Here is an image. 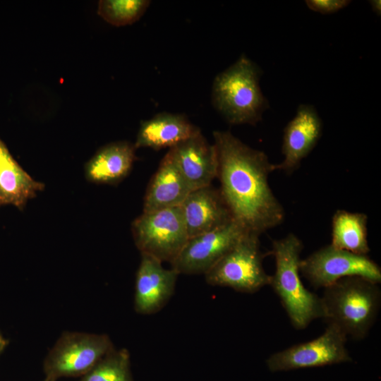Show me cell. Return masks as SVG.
<instances>
[{
    "label": "cell",
    "mask_w": 381,
    "mask_h": 381,
    "mask_svg": "<svg viewBox=\"0 0 381 381\" xmlns=\"http://www.w3.org/2000/svg\"><path fill=\"white\" fill-rule=\"evenodd\" d=\"M179 273L167 269L159 260L141 254L136 272L134 309L141 315L159 312L173 296Z\"/></svg>",
    "instance_id": "11"
},
{
    "label": "cell",
    "mask_w": 381,
    "mask_h": 381,
    "mask_svg": "<svg viewBox=\"0 0 381 381\" xmlns=\"http://www.w3.org/2000/svg\"><path fill=\"white\" fill-rule=\"evenodd\" d=\"M134 144L117 141L101 147L85 166L87 179L94 183L115 184L129 174L135 159Z\"/></svg>",
    "instance_id": "17"
},
{
    "label": "cell",
    "mask_w": 381,
    "mask_h": 381,
    "mask_svg": "<svg viewBox=\"0 0 381 381\" xmlns=\"http://www.w3.org/2000/svg\"><path fill=\"white\" fill-rule=\"evenodd\" d=\"M330 244L354 254L367 255L370 252L368 216L363 212L337 210L332 219Z\"/></svg>",
    "instance_id": "19"
},
{
    "label": "cell",
    "mask_w": 381,
    "mask_h": 381,
    "mask_svg": "<svg viewBox=\"0 0 381 381\" xmlns=\"http://www.w3.org/2000/svg\"><path fill=\"white\" fill-rule=\"evenodd\" d=\"M301 240L294 234L272 241L271 253L275 260V272L270 285L279 298L293 325L303 329L315 319L323 318L321 297L308 291L300 278Z\"/></svg>",
    "instance_id": "3"
},
{
    "label": "cell",
    "mask_w": 381,
    "mask_h": 381,
    "mask_svg": "<svg viewBox=\"0 0 381 381\" xmlns=\"http://www.w3.org/2000/svg\"><path fill=\"white\" fill-rule=\"evenodd\" d=\"M150 4L147 0H101L97 13L112 25L124 26L138 20Z\"/></svg>",
    "instance_id": "21"
},
{
    "label": "cell",
    "mask_w": 381,
    "mask_h": 381,
    "mask_svg": "<svg viewBox=\"0 0 381 381\" xmlns=\"http://www.w3.org/2000/svg\"><path fill=\"white\" fill-rule=\"evenodd\" d=\"M131 230L140 254L170 264L188 239L180 206L143 212L133 222Z\"/></svg>",
    "instance_id": "6"
},
{
    "label": "cell",
    "mask_w": 381,
    "mask_h": 381,
    "mask_svg": "<svg viewBox=\"0 0 381 381\" xmlns=\"http://www.w3.org/2000/svg\"><path fill=\"white\" fill-rule=\"evenodd\" d=\"M372 8L377 14H380V1H371Z\"/></svg>",
    "instance_id": "24"
},
{
    "label": "cell",
    "mask_w": 381,
    "mask_h": 381,
    "mask_svg": "<svg viewBox=\"0 0 381 381\" xmlns=\"http://www.w3.org/2000/svg\"><path fill=\"white\" fill-rule=\"evenodd\" d=\"M43 381H54V380L48 379V378H44Z\"/></svg>",
    "instance_id": "25"
},
{
    "label": "cell",
    "mask_w": 381,
    "mask_h": 381,
    "mask_svg": "<svg viewBox=\"0 0 381 381\" xmlns=\"http://www.w3.org/2000/svg\"><path fill=\"white\" fill-rule=\"evenodd\" d=\"M346 340L347 337L337 327L327 324L320 337L270 355L266 365L274 373L351 362Z\"/></svg>",
    "instance_id": "9"
},
{
    "label": "cell",
    "mask_w": 381,
    "mask_h": 381,
    "mask_svg": "<svg viewBox=\"0 0 381 381\" xmlns=\"http://www.w3.org/2000/svg\"><path fill=\"white\" fill-rule=\"evenodd\" d=\"M260 235L248 232L204 275L212 286L229 287L253 294L270 285L271 275L262 266Z\"/></svg>",
    "instance_id": "5"
},
{
    "label": "cell",
    "mask_w": 381,
    "mask_h": 381,
    "mask_svg": "<svg viewBox=\"0 0 381 381\" xmlns=\"http://www.w3.org/2000/svg\"><path fill=\"white\" fill-rule=\"evenodd\" d=\"M248 232L233 219L214 230L188 238L171 268L179 274H205Z\"/></svg>",
    "instance_id": "10"
},
{
    "label": "cell",
    "mask_w": 381,
    "mask_h": 381,
    "mask_svg": "<svg viewBox=\"0 0 381 381\" xmlns=\"http://www.w3.org/2000/svg\"><path fill=\"white\" fill-rule=\"evenodd\" d=\"M180 207L188 238L214 230L234 219L219 189L212 185L190 191Z\"/></svg>",
    "instance_id": "13"
},
{
    "label": "cell",
    "mask_w": 381,
    "mask_h": 381,
    "mask_svg": "<svg viewBox=\"0 0 381 381\" xmlns=\"http://www.w3.org/2000/svg\"><path fill=\"white\" fill-rule=\"evenodd\" d=\"M322 122L315 107L301 104L296 114L284 129L282 152L284 159L274 169L291 174L317 145L322 135Z\"/></svg>",
    "instance_id": "12"
},
{
    "label": "cell",
    "mask_w": 381,
    "mask_h": 381,
    "mask_svg": "<svg viewBox=\"0 0 381 381\" xmlns=\"http://www.w3.org/2000/svg\"><path fill=\"white\" fill-rule=\"evenodd\" d=\"M321 297L327 324L348 338L364 339L373 326L381 305L378 284L361 277L342 278L324 288Z\"/></svg>",
    "instance_id": "2"
},
{
    "label": "cell",
    "mask_w": 381,
    "mask_h": 381,
    "mask_svg": "<svg viewBox=\"0 0 381 381\" xmlns=\"http://www.w3.org/2000/svg\"><path fill=\"white\" fill-rule=\"evenodd\" d=\"M80 381H133L129 351L126 349H114L83 375Z\"/></svg>",
    "instance_id": "20"
},
{
    "label": "cell",
    "mask_w": 381,
    "mask_h": 381,
    "mask_svg": "<svg viewBox=\"0 0 381 381\" xmlns=\"http://www.w3.org/2000/svg\"><path fill=\"white\" fill-rule=\"evenodd\" d=\"M351 3L348 0H306L309 9L322 14H331L345 8Z\"/></svg>",
    "instance_id": "22"
},
{
    "label": "cell",
    "mask_w": 381,
    "mask_h": 381,
    "mask_svg": "<svg viewBox=\"0 0 381 381\" xmlns=\"http://www.w3.org/2000/svg\"><path fill=\"white\" fill-rule=\"evenodd\" d=\"M190 191L169 150L147 186L143 212L180 206Z\"/></svg>",
    "instance_id": "15"
},
{
    "label": "cell",
    "mask_w": 381,
    "mask_h": 381,
    "mask_svg": "<svg viewBox=\"0 0 381 381\" xmlns=\"http://www.w3.org/2000/svg\"><path fill=\"white\" fill-rule=\"evenodd\" d=\"M200 132L185 115L162 112L140 123L134 146L171 149Z\"/></svg>",
    "instance_id": "16"
},
{
    "label": "cell",
    "mask_w": 381,
    "mask_h": 381,
    "mask_svg": "<svg viewBox=\"0 0 381 381\" xmlns=\"http://www.w3.org/2000/svg\"><path fill=\"white\" fill-rule=\"evenodd\" d=\"M44 186L23 170L0 139V205L11 204L23 209Z\"/></svg>",
    "instance_id": "18"
},
{
    "label": "cell",
    "mask_w": 381,
    "mask_h": 381,
    "mask_svg": "<svg viewBox=\"0 0 381 381\" xmlns=\"http://www.w3.org/2000/svg\"><path fill=\"white\" fill-rule=\"evenodd\" d=\"M300 272L317 289L349 277H361L377 284L381 282L380 267L368 255L354 254L331 244L301 260Z\"/></svg>",
    "instance_id": "8"
},
{
    "label": "cell",
    "mask_w": 381,
    "mask_h": 381,
    "mask_svg": "<svg viewBox=\"0 0 381 381\" xmlns=\"http://www.w3.org/2000/svg\"><path fill=\"white\" fill-rule=\"evenodd\" d=\"M8 344V341L5 339L2 334L0 333V354L3 352L4 349Z\"/></svg>",
    "instance_id": "23"
},
{
    "label": "cell",
    "mask_w": 381,
    "mask_h": 381,
    "mask_svg": "<svg viewBox=\"0 0 381 381\" xmlns=\"http://www.w3.org/2000/svg\"><path fill=\"white\" fill-rule=\"evenodd\" d=\"M221 194L233 219L247 231L260 235L284 222L285 212L268 177L275 171L267 155L230 131L213 132Z\"/></svg>",
    "instance_id": "1"
},
{
    "label": "cell",
    "mask_w": 381,
    "mask_h": 381,
    "mask_svg": "<svg viewBox=\"0 0 381 381\" xmlns=\"http://www.w3.org/2000/svg\"><path fill=\"white\" fill-rule=\"evenodd\" d=\"M114 349L106 334L65 332L44 359L45 378L83 376Z\"/></svg>",
    "instance_id": "7"
},
{
    "label": "cell",
    "mask_w": 381,
    "mask_h": 381,
    "mask_svg": "<svg viewBox=\"0 0 381 381\" xmlns=\"http://www.w3.org/2000/svg\"><path fill=\"white\" fill-rule=\"evenodd\" d=\"M261 70L244 54L219 73L212 85V99L216 109L231 125H255L270 107L259 81Z\"/></svg>",
    "instance_id": "4"
},
{
    "label": "cell",
    "mask_w": 381,
    "mask_h": 381,
    "mask_svg": "<svg viewBox=\"0 0 381 381\" xmlns=\"http://www.w3.org/2000/svg\"><path fill=\"white\" fill-rule=\"evenodd\" d=\"M169 150L191 190L210 186L217 178L216 147L201 132Z\"/></svg>",
    "instance_id": "14"
}]
</instances>
